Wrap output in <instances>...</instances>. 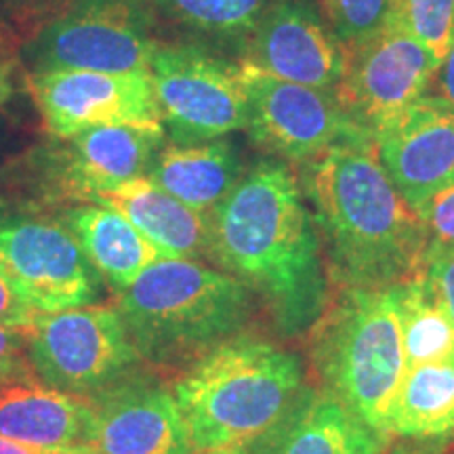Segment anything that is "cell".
I'll return each instance as SVG.
<instances>
[{
  "instance_id": "cell-26",
  "label": "cell",
  "mask_w": 454,
  "mask_h": 454,
  "mask_svg": "<svg viewBox=\"0 0 454 454\" xmlns=\"http://www.w3.org/2000/svg\"><path fill=\"white\" fill-rule=\"evenodd\" d=\"M320 4L348 51L371 41L394 11V0H320Z\"/></svg>"
},
{
  "instance_id": "cell-34",
  "label": "cell",
  "mask_w": 454,
  "mask_h": 454,
  "mask_svg": "<svg viewBox=\"0 0 454 454\" xmlns=\"http://www.w3.org/2000/svg\"><path fill=\"white\" fill-rule=\"evenodd\" d=\"M208 454H248L247 448H236V450H223V452H208Z\"/></svg>"
},
{
  "instance_id": "cell-17",
  "label": "cell",
  "mask_w": 454,
  "mask_h": 454,
  "mask_svg": "<svg viewBox=\"0 0 454 454\" xmlns=\"http://www.w3.org/2000/svg\"><path fill=\"white\" fill-rule=\"evenodd\" d=\"M385 435L362 423L328 391L303 394L248 454H379Z\"/></svg>"
},
{
  "instance_id": "cell-33",
  "label": "cell",
  "mask_w": 454,
  "mask_h": 454,
  "mask_svg": "<svg viewBox=\"0 0 454 454\" xmlns=\"http://www.w3.org/2000/svg\"><path fill=\"white\" fill-rule=\"evenodd\" d=\"M13 87H11V78L4 67H0V106H4L11 99Z\"/></svg>"
},
{
  "instance_id": "cell-20",
  "label": "cell",
  "mask_w": 454,
  "mask_h": 454,
  "mask_svg": "<svg viewBox=\"0 0 454 454\" xmlns=\"http://www.w3.org/2000/svg\"><path fill=\"white\" fill-rule=\"evenodd\" d=\"M81 244L101 280L118 293L133 286L135 280L164 257L150 238H145L121 213L101 204H82L64 213L61 219Z\"/></svg>"
},
{
  "instance_id": "cell-25",
  "label": "cell",
  "mask_w": 454,
  "mask_h": 454,
  "mask_svg": "<svg viewBox=\"0 0 454 454\" xmlns=\"http://www.w3.org/2000/svg\"><path fill=\"white\" fill-rule=\"evenodd\" d=\"M394 11L442 64L454 43V0H394Z\"/></svg>"
},
{
  "instance_id": "cell-16",
  "label": "cell",
  "mask_w": 454,
  "mask_h": 454,
  "mask_svg": "<svg viewBox=\"0 0 454 454\" xmlns=\"http://www.w3.org/2000/svg\"><path fill=\"white\" fill-rule=\"evenodd\" d=\"M66 141L57 170L61 192L90 202L98 192L147 177L164 147V129L98 127Z\"/></svg>"
},
{
  "instance_id": "cell-27",
  "label": "cell",
  "mask_w": 454,
  "mask_h": 454,
  "mask_svg": "<svg viewBox=\"0 0 454 454\" xmlns=\"http://www.w3.org/2000/svg\"><path fill=\"white\" fill-rule=\"evenodd\" d=\"M427 236V248L454 251V184L429 198L417 211Z\"/></svg>"
},
{
  "instance_id": "cell-35",
  "label": "cell",
  "mask_w": 454,
  "mask_h": 454,
  "mask_svg": "<svg viewBox=\"0 0 454 454\" xmlns=\"http://www.w3.org/2000/svg\"><path fill=\"white\" fill-rule=\"evenodd\" d=\"M391 454H421V452H411V450H395V452H391Z\"/></svg>"
},
{
  "instance_id": "cell-19",
  "label": "cell",
  "mask_w": 454,
  "mask_h": 454,
  "mask_svg": "<svg viewBox=\"0 0 454 454\" xmlns=\"http://www.w3.org/2000/svg\"><path fill=\"white\" fill-rule=\"evenodd\" d=\"M90 408L38 379L0 381V435L32 446H84Z\"/></svg>"
},
{
  "instance_id": "cell-12",
  "label": "cell",
  "mask_w": 454,
  "mask_h": 454,
  "mask_svg": "<svg viewBox=\"0 0 454 454\" xmlns=\"http://www.w3.org/2000/svg\"><path fill=\"white\" fill-rule=\"evenodd\" d=\"M32 95L55 137L98 127L164 129L150 70H49L30 76Z\"/></svg>"
},
{
  "instance_id": "cell-15",
  "label": "cell",
  "mask_w": 454,
  "mask_h": 454,
  "mask_svg": "<svg viewBox=\"0 0 454 454\" xmlns=\"http://www.w3.org/2000/svg\"><path fill=\"white\" fill-rule=\"evenodd\" d=\"M379 160L414 213L454 184V112L435 95L372 133Z\"/></svg>"
},
{
  "instance_id": "cell-22",
  "label": "cell",
  "mask_w": 454,
  "mask_h": 454,
  "mask_svg": "<svg viewBox=\"0 0 454 454\" xmlns=\"http://www.w3.org/2000/svg\"><path fill=\"white\" fill-rule=\"evenodd\" d=\"M385 435L444 440L454 435V356L408 368L389 408Z\"/></svg>"
},
{
  "instance_id": "cell-31",
  "label": "cell",
  "mask_w": 454,
  "mask_h": 454,
  "mask_svg": "<svg viewBox=\"0 0 454 454\" xmlns=\"http://www.w3.org/2000/svg\"><path fill=\"white\" fill-rule=\"evenodd\" d=\"M431 89H435V98H440L454 112V43L450 44V51H448L444 59H442Z\"/></svg>"
},
{
  "instance_id": "cell-9",
  "label": "cell",
  "mask_w": 454,
  "mask_h": 454,
  "mask_svg": "<svg viewBox=\"0 0 454 454\" xmlns=\"http://www.w3.org/2000/svg\"><path fill=\"white\" fill-rule=\"evenodd\" d=\"M238 74L248 106L247 130L284 160L311 162L337 145L372 139L334 93L282 81L248 59L238 64Z\"/></svg>"
},
{
  "instance_id": "cell-6",
  "label": "cell",
  "mask_w": 454,
  "mask_h": 454,
  "mask_svg": "<svg viewBox=\"0 0 454 454\" xmlns=\"http://www.w3.org/2000/svg\"><path fill=\"white\" fill-rule=\"evenodd\" d=\"M150 0H70L34 36L27 59L34 72L150 70Z\"/></svg>"
},
{
  "instance_id": "cell-23",
  "label": "cell",
  "mask_w": 454,
  "mask_h": 454,
  "mask_svg": "<svg viewBox=\"0 0 454 454\" xmlns=\"http://www.w3.org/2000/svg\"><path fill=\"white\" fill-rule=\"evenodd\" d=\"M408 368L454 356V326L423 271L395 284Z\"/></svg>"
},
{
  "instance_id": "cell-3",
  "label": "cell",
  "mask_w": 454,
  "mask_h": 454,
  "mask_svg": "<svg viewBox=\"0 0 454 454\" xmlns=\"http://www.w3.org/2000/svg\"><path fill=\"white\" fill-rule=\"evenodd\" d=\"M196 454L248 448L303 394L299 357L236 334L187 366L170 387Z\"/></svg>"
},
{
  "instance_id": "cell-5",
  "label": "cell",
  "mask_w": 454,
  "mask_h": 454,
  "mask_svg": "<svg viewBox=\"0 0 454 454\" xmlns=\"http://www.w3.org/2000/svg\"><path fill=\"white\" fill-rule=\"evenodd\" d=\"M394 286L343 288L311 328L325 391L381 435L406 374Z\"/></svg>"
},
{
  "instance_id": "cell-2",
  "label": "cell",
  "mask_w": 454,
  "mask_h": 454,
  "mask_svg": "<svg viewBox=\"0 0 454 454\" xmlns=\"http://www.w3.org/2000/svg\"><path fill=\"white\" fill-rule=\"evenodd\" d=\"M305 196L343 288H387L419 274L427 236L379 160L374 141L333 147L308 162Z\"/></svg>"
},
{
  "instance_id": "cell-24",
  "label": "cell",
  "mask_w": 454,
  "mask_h": 454,
  "mask_svg": "<svg viewBox=\"0 0 454 454\" xmlns=\"http://www.w3.org/2000/svg\"><path fill=\"white\" fill-rule=\"evenodd\" d=\"M274 0H150L152 11L181 30L223 47H247Z\"/></svg>"
},
{
  "instance_id": "cell-14",
  "label": "cell",
  "mask_w": 454,
  "mask_h": 454,
  "mask_svg": "<svg viewBox=\"0 0 454 454\" xmlns=\"http://www.w3.org/2000/svg\"><path fill=\"white\" fill-rule=\"evenodd\" d=\"M247 59L282 81L337 95L349 51L320 0H274L253 34Z\"/></svg>"
},
{
  "instance_id": "cell-13",
  "label": "cell",
  "mask_w": 454,
  "mask_h": 454,
  "mask_svg": "<svg viewBox=\"0 0 454 454\" xmlns=\"http://www.w3.org/2000/svg\"><path fill=\"white\" fill-rule=\"evenodd\" d=\"M95 454H196L173 391L137 368L87 400Z\"/></svg>"
},
{
  "instance_id": "cell-32",
  "label": "cell",
  "mask_w": 454,
  "mask_h": 454,
  "mask_svg": "<svg viewBox=\"0 0 454 454\" xmlns=\"http://www.w3.org/2000/svg\"><path fill=\"white\" fill-rule=\"evenodd\" d=\"M0 454H95L87 446H64V448H44L32 446L24 442H15L0 435Z\"/></svg>"
},
{
  "instance_id": "cell-30",
  "label": "cell",
  "mask_w": 454,
  "mask_h": 454,
  "mask_svg": "<svg viewBox=\"0 0 454 454\" xmlns=\"http://www.w3.org/2000/svg\"><path fill=\"white\" fill-rule=\"evenodd\" d=\"M41 314H36L32 308H27L20 299L9 282L0 276V326L11 328H32Z\"/></svg>"
},
{
  "instance_id": "cell-18",
  "label": "cell",
  "mask_w": 454,
  "mask_h": 454,
  "mask_svg": "<svg viewBox=\"0 0 454 454\" xmlns=\"http://www.w3.org/2000/svg\"><path fill=\"white\" fill-rule=\"evenodd\" d=\"M90 202L121 213L160 248L164 257L190 261L213 257L211 215L190 208L150 177L98 192Z\"/></svg>"
},
{
  "instance_id": "cell-21",
  "label": "cell",
  "mask_w": 454,
  "mask_h": 454,
  "mask_svg": "<svg viewBox=\"0 0 454 454\" xmlns=\"http://www.w3.org/2000/svg\"><path fill=\"white\" fill-rule=\"evenodd\" d=\"M244 175L227 139L194 145H167L158 152L147 177L198 213L213 215Z\"/></svg>"
},
{
  "instance_id": "cell-7",
  "label": "cell",
  "mask_w": 454,
  "mask_h": 454,
  "mask_svg": "<svg viewBox=\"0 0 454 454\" xmlns=\"http://www.w3.org/2000/svg\"><path fill=\"white\" fill-rule=\"evenodd\" d=\"M27 354L38 381L82 400L141 366L118 309L104 305L41 316Z\"/></svg>"
},
{
  "instance_id": "cell-10",
  "label": "cell",
  "mask_w": 454,
  "mask_h": 454,
  "mask_svg": "<svg viewBox=\"0 0 454 454\" xmlns=\"http://www.w3.org/2000/svg\"><path fill=\"white\" fill-rule=\"evenodd\" d=\"M0 276L36 314L87 308L101 294V276L64 223L0 215Z\"/></svg>"
},
{
  "instance_id": "cell-8",
  "label": "cell",
  "mask_w": 454,
  "mask_h": 454,
  "mask_svg": "<svg viewBox=\"0 0 454 454\" xmlns=\"http://www.w3.org/2000/svg\"><path fill=\"white\" fill-rule=\"evenodd\" d=\"M164 133L175 145L221 139L248 124L238 66L194 44L158 43L150 59Z\"/></svg>"
},
{
  "instance_id": "cell-28",
  "label": "cell",
  "mask_w": 454,
  "mask_h": 454,
  "mask_svg": "<svg viewBox=\"0 0 454 454\" xmlns=\"http://www.w3.org/2000/svg\"><path fill=\"white\" fill-rule=\"evenodd\" d=\"M30 331L32 328L0 326V381L38 379L34 374L30 354H27Z\"/></svg>"
},
{
  "instance_id": "cell-1",
  "label": "cell",
  "mask_w": 454,
  "mask_h": 454,
  "mask_svg": "<svg viewBox=\"0 0 454 454\" xmlns=\"http://www.w3.org/2000/svg\"><path fill=\"white\" fill-rule=\"evenodd\" d=\"M213 259L265 301L284 334L308 333L328 308L322 242L293 168L263 160L215 208Z\"/></svg>"
},
{
  "instance_id": "cell-4",
  "label": "cell",
  "mask_w": 454,
  "mask_h": 454,
  "mask_svg": "<svg viewBox=\"0 0 454 454\" xmlns=\"http://www.w3.org/2000/svg\"><path fill=\"white\" fill-rule=\"evenodd\" d=\"M116 309L141 362L190 366L242 331L251 297L227 271L160 259L121 293Z\"/></svg>"
},
{
  "instance_id": "cell-29",
  "label": "cell",
  "mask_w": 454,
  "mask_h": 454,
  "mask_svg": "<svg viewBox=\"0 0 454 454\" xmlns=\"http://www.w3.org/2000/svg\"><path fill=\"white\" fill-rule=\"evenodd\" d=\"M421 271L427 278L440 303L444 305L454 326V251L452 248H427Z\"/></svg>"
},
{
  "instance_id": "cell-11",
  "label": "cell",
  "mask_w": 454,
  "mask_h": 454,
  "mask_svg": "<svg viewBox=\"0 0 454 454\" xmlns=\"http://www.w3.org/2000/svg\"><path fill=\"white\" fill-rule=\"evenodd\" d=\"M438 67V59L391 11L371 41L349 51L348 72L337 98L372 135L431 93Z\"/></svg>"
}]
</instances>
